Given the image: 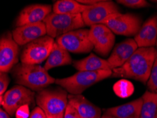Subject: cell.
Returning a JSON list of instances; mask_svg holds the SVG:
<instances>
[{
    "mask_svg": "<svg viewBox=\"0 0 157 118\" xmlns=\"http://www.w3.org/2000/svg\"><path fill=\"white\" fill-rule=\"evenodd\" d=\"M120 13V9L113 1H99L94 5L88 6L82 13L85 25L93 26L101 24L110 15Z\"/></svg>",
    "mask_w": 157,
    "mask_h": 118,
    "instance_id": "obj_10",
    "label": "cell"
},
{
    "mask_svg": "<svg viewBox=\"0 0 157 118\" xmlns=\"http://www.w3.org/2000/svg\"><path fill=\"white\" fill-rule=\"evenodd\" d=\"M101 118H116L114 116H113V115H110L109 114H107V113H104L102 116H101Z\"/></svg>",
    "mask_w": 157,
    "mask_h": 118,
    "instance_id": "obj_30",
    "label": "cell"
},
{
    "mask_svg": "<svg viewBox=\"0 0 157 118\" xmlns=\"http://www.w3.org/2000/svg\"><path fill=\"white\" fill-rule=\"evenodd\" d=\"M36 103L47 117L63 118L68 104L67 92L61 87L46 88L38 92Z\"/></svg>",
    "mask_w": 157,
    "mask_h": 118,
    "instance_id": "obj_4",
    "label": "cell"
},
{
    "mask_svg": "<svg viewBox=\"0 0 157 118\" xmlns=\"http://www.w3.org/2000/svg\"><path fill=\"white\" fill-rule=\"evenodd\" d=\"M9 77L7 73L0 71V96L6 91L9 84Z\"/></svg>",
    "mask_w": 157,
    "mask_h": 118,
    "instance_id": "obj_26",
    "label": "cell"
},
{
    "mask_svg": "<svg viewBox=\"0 0 157 118\" xmlns=\"http://www.w3.org/2000/svg\"><path fill=\"white\" fill-rule=\"evenodd\" d=\"M68 103L73 106L81 118H101V110L81 95H68Z\"/></svg>",
    "mask_w": 157,
    "mask_h": 118,
    "instance_id": "obj_17",
    "label": "cell"
},
{
    "mask_svg": "<svg viewBox=\"0 0 157 118\" xmlns=\"http://www.w3.org/2000/svg\"><path fill=\"white\" fill-rule=\"evenodd\" d=\"M112 76V70L78 71L69 77L57 78L55 84L71 95H81L85 90Z\"/></svg>",
    "mask_w": 157,
    "mask_h": 118,
    "instance_id": "obj_3",
    "label": "cell"
},
{
    "mask_svg": "<svg viewBox=\"0 0 157 118\" xmlns=\"http://www.w3.org/2000/svg\"><path fill=\"white\" fill-rule=\"evenodd\" d=\"M0 118H10L9 115L5 110H2L0 108Z\"/></svg>",
    "mask_w": 157,
    "mask_h": 118,
    "instance_id": "obj_29",
    "label": "cell"
},
{
    "mask_svg": "<svg viewBox=\"0 0 157 118\" xmlns=\"http://www.w3.org/2000/svg\"><path fill=\"white\" fill-rule=\"evenodd\" d=\"M47 118H62V117H47Z\"/></svg>",
    "mask_w": 157,
    "mask_h": 118,
    "instance_id": "obj_32",
    "label": "cell"
},
{
    "mask_svg": "<svg viewBox=\"0 0 157 118\" xmlns=\"http://www.w3.org/2000/svg\"><path fill=\"white\" fill-rule=\"evenodd\" d=\"M47 34L43 22L31 24L17 27L12 32L13 40L18 45H27L32 41L45 36Z\"/></svg>",
    "mask_w": 157,
    "mask_h": 118,
    "instance_id": "obj_14",
    "label": "cell"
},
{
    "mask_svg": "<svg viewBox=\"0 0 157 118\" xmlns=\"http://www.w3.org/2000/svg\"><path fill=\"white\" fill-rule=\"evenodd\" d=\"M137 49V43L132 38L126 39L115 45L111 55L107 59L112 70L123 65Z\"/></svg>",
    "mask_w": 157,
    "mask_h": 118,
    "instance_id": "obj_15",
    "label": "cell"
},
{
    "mask_svg": "<svg viewBox=\"0 0 157 118\" xmlns=\"http://www.w3.org/2000/svg\"><path fill=\"white\" fill-rule=\"evenodd\" d=\"M48 36L52 38L85 26L82 13L80 14H59L50 13L43 21Z\"/></svg>",
    "mask_w": 157,
    "mask_h": 118,
    "instance_id": "obj_5",
    "label": "cell"
},
{
    "mask_svg": "<svg viewBox=\"0 0 157 118\" xmlns=\"http://www.w3.org/2000/svg\"><path fill=\"white\" fill-rule=\"evenodd\" d=\"M87 7L75 0H59L54 4L52 10L55 13L74 15L82 13Z\"/></svg>",
    "mask_w": 157,
    "mask_h": 118,
    "instance_id": "obj_21",
    "label": "cell"
},
{
    "mask_svg": "<svg viewBox=\"0 0 157 118\" xmlns=\"http://www.w3.org/2000/svg\"><path fill=\"white\" fill-rule=\"evenodd\" d=\"M2 102H3V96H0V105H2Z\"/></svg>",
    "mask_w": 157,
    "mask_h": 118,
    "instance_id": "obj_31",
    "label": "cell"
},
{
    "mask_svg": "<svg viewBox=\"0 0 157 118\" xmlns=\"http://www.w3.org/2000/svg\"><path fill=\"white\" fill-rule=\"evenodd\" d=\"M13 76L18 85L37 91L46 89L56 80L40 64H18L13 68Z\"/></svg>",
    "mask_w": 157,
    "mask_h": 118,
    "instance_id": "obj_2",
    "label": "cell"
},
{
    "mask_svg": "<svg viewBox=\"0 0 157 118\" xmlns=\"http://www.w3.org/2000/svg\"><path fill=\"white\" fill-rule=\"evenodd\" d=\"M156 57L155 48H138L123 65L113 69L111 76L132 78L146 84Z\"/></svg>",
    "mask_w": 157,
    "mask_h": 118,
    "instance_id": "obj_1",
    "label": "cell"
},
{
    "mask_svg": "<svg viewBox=\"0 0 157 118\" xmlns=\"http://www.w3.org/2000/svg\"><path fill=\"white\" fill-rule=\"evenodd\" d=\"M55 41L48 36L41 37L25 46L20 56L21 63L40 64L48 59Z\"/></svg>",
    "mask_w": 157,
    "mask_h": 118,
    "instance_id": "obj_7",
    "label": "cell"
},
{
    "mask_svg": "<svg viewBox=\"0 0 157 118\" xmlns=\"http://www.w3.org/2000/svg\"><path fill=\"white\" fill-rule=\"evenodd\" d=\"M63 118H81L77 111L70 103L67 104L64 111Z\"/></svg>",
    "mask_w": 157,
    "mask_h": 118,
    "instance_id": "obj_27",
    "label": "cell"
},
{
    "mask_svg": "<svg viewBox=\"0 0 157 118\" xmlns=\"http://www.w3.org/2000/svg\"><path fill=\"white\" fill-rule=\"evenodd\" d=\"M147 86L149 91L157 94V57L154 61Z\"/></svg>",
    "mask_w": 157,
    "mask_h": 118,
    "instance_id": "obj_24",
    "label": "cell"
},
{
    "mask_svg": "<svg viewBox=\"0 0 157 118\" xmlns=\"http://www.w3.org/2000/svg\"><path fill=\"white\" fill-rule=\"evenodd\" d=\"M29 118H47L45 112L40 107H36L32 111Z\"/></svg>",
    "mask_w": 157,
    "mask_h": 118,
    "instance_id": "obj_28",
    "label": "cell"
},
{
    "mask_svg": "<svg viewBox=\"0 0 157 118\" xmlns=\"http://www.w3.org/2000/svg\"><path fill=\"white\" fill-rule=\"evenodd\" d=\"M52 6L48 4H32L21 11L16 21L17 27L22 25L43 22L45 18L51 13Z\"/></svg>",
    "mask_w": 157,
    "mask_h": 118,
    "instance_id": "obj_13",
    "label": "cell"
},
{
    "mask_svg": "<svg viewBox=\"0 0 157 118\" xmlns=\"http://www.w3.org/2000/svg\"><path fill=\"white\" fill-rule=\"evenodd\" d=\"M73 66L78 71H98L112 70L107 60L101 59L96 55L90 54L85 58L72 62Z\"/></svg>",
    "mask_w": 157,
    "mask_h": 118,
    "instance_id": "obj_19",
    "label": "cell"
},
{
    "mask_svg": "<svg viewBox=\"0 0 157 118\" xmlns=\"http://www.w3.org/2000/svg\"><path fill=\"white\" fill-rule=\"evenodd\" d=\"M142 98L140 118H157V94L147 91Z\"/></svg>",
    "mask_w": 157,
    "mask_h": 118,
    "instance_id": "obj_22",
    "label": "cell"
},
{
    "mask_svg": "<svg viewBox=\"0 0 157 118\" xmlns=\"http://www.w3.org/2000/svg\"><path fill=\"white\" fill-rule=\"evenodd\" d=\"M134 40L138 48H152L157 40V14L149 17L142 25Z\"/></svg>",
    "mask_w": 157,
    "mask_h": 118,
    "instance_id": "obj_16",
    "label": "cell"
},
{
    "mask_svg": "<svg viewBox=\"0 0 157 118\" xmlns=\"http://www.w3.org/2000/svg\"><path fill=\"white\" fill-rule=\"evenodd\" d=\"M142 105V97L125 104L105 110V112L116 118H140Z\"/></svg>",
    "mask_w": 157,
    "mask_h": 118,
    "instance_id": "obj_18",
    "label": "cell"
},
{
    "mask_svg": "<svg viewBox=\"0 0 157 118\" xmlns=\"http://www.w3.org/2000/svg\"><path fill=\"white\" fill-rule=\"evenodd\" d=\"M101 24L105 25L114 34L133 36L140 31L142 19L133 13H117L110 15Z\"/></svg>",
    "mask_w": 157,
    "mask_h": 118,
    "instance_id": "obj_6",
    "label": "cell"
},
{
    "mask_svg": "<svg viewBox=\"0 0 157 118\" xmlns=\"http://www.w3.org/2000/svg\"><path fill=\"white\" fill-rule=\"evenodd\" d=\"M89 30L80 29L59 36L56 42L69 52L76 54L87 53L94 49V45L89 38Z\"/></svg>",
    "mask_w": 157,
    "mask_h": 118,
    "instance_id": "obj_8",
    "label": "cell"
},
{
    "mask_svg": "<svg viewBox=\"0 0 157 118\" xmlns=\"http://www.w3.org/2000/svg\"><path fill=\"white\" fill-rule=\"evenodd\" d=\"M117 2L132 9H141L150 6V4L145 0H118Z\"/></svg>",
    "mask_w": 157,
    "mask_h": 118,
    "instance_id": "obj_25",
    "label": "cell"
},
{
    "mask_svg": "<svg viewBox=\"0 0 157 118\" xmlns=\"http://www.w3.org/2000/svg\"><path fill=\"white\" fill-rule=\"evenodd\" d=\"M19 48L13 40L12 33H4L0 37V71L7 73L17 64Z\"/></svg>",
    "mask_w": 157,
    "mask_h": 118,
    "instance_id": "obj_11",
    "label": "cell"
},
{
    "mask_svg": "<svg viewBox=\"0 0 157 118\" xmlns=\"http://www.w3.org/2000/svg\"><path fill=\"white\" fill-rule=\"evenodd\" d=\"M156 47H157V40H156Z\"/></svg>",
    "mask_w": 157,
    "mask_h": 118,
    "instance_id": "obj_33",
    "label": "cell"
},
{
    "mask_svg": "<svg viewBox=\"0 0 157 118\" xmlns=\"http://www.w3.org/2000/svg\"><path fill=\"white\" fill-rule=\"evenodd\" d=\"M34 93L21 85L14 86L3 96L2 105L9 115L13 116L20 108L33 103Z\"/></svg>",
    "mask_w": 157,
    "mask_h": 118,
    "instance_id": "obj_9",
    "label": "cell"
},
{
    "mask_svg": "<svg viewBox=\"0 0 157 118\" xmlns=\"http://www.w3.org/2000/svg\"><path fill=\"white\" fill-rule=\"evenodd\" d=\"M71 64H72V59L68 51L55 42L43 67L46 71H48L57 67L69 65Z\"/></svg>",
    "mask_w": 157,
    "mask_h": 118,
    "instance_id": "obj_20",
    "label": "cell"
},
{
    "mask_svg": "<svg viewBox=\"0 0 157 118\" xmlns=\"http://www.w3.org/2000/svg\"><path fill=\"white\" fill-rule=\"evenodd\" d=\"M89 40L94 45V49L102 56H107L113 48L115 34L103 24H97L89 29Z\"/></svg>",
    "mask_w": 157,
    "mask_h": 118,
    "instance_id": "obj_12",
    "label": "cell"
},
{
    "mask_svg": "<svg viewBox=\"0 0 157 118\" xmlns=\"http://www.w3.org/2000/svg\"><path fill=\"white\" fill-rule=\"evenodd\" d=\"M113 91L119 98H126L133 94L135 91V87L132 83L123 78L114 84Z\"/></svg>",
    "mask_w": 157,
    "mask_h": 118,
    "instance_id": "obj_23",
    "label": "cell"
}]
</instances>
